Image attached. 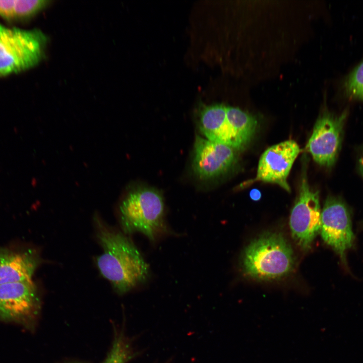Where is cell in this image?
Here are the masks:
<instances>
[{"mask_svg":"<svg viewBox=\"0 0 363 363\" xmlns=\"http://www.w3.org/2000/svg\"><path fill=\"white\" fill-rule=\"evenodd\" d=\"M321 216L318 191L311 189L306 174H304L289 219L292 236L302 249H309L320 232Z\"/></svg>","mask_w":363,"mask_h":363,"instance_id":"obj_6","label":"cell"},{"mask_svg":"<svg viewBox=\"0 0 363 363\" xmlns=\"http://www.w3.org/2000/svg\"><path fill=\"white\" fill-rule=\"evenodd\" d=\"M94 223L103 249L102 254L96 258L101 275L120 294L145 282L150 275L149 265L131 239L97 215Z\"/></svg>","mask_w":363,"mask_h":363,"instance_id":"obj_1","label":"cell"},{"mask_svg":"<svg viewBox=\"0 0 363 363\" xmlns=\"http://www.w3.org/2000/svg\"><path fill=\"white\" fill-rule=\"evenodd\" d=\"M292 249L280 234L264 233L253 240L244 250L241 268L247 276L258 280L282 278L293 269Z\"/></svg>","mask_w":363,"mask_h":363,"instance_id":"obj_3","label":"cell"},{"mask_svg":"<svg viewBox=\"0 0 363 363\" xmlns=\"http://www.w3.org/2000/svg\"><path fill=\"white\" fill-rule=\"evenodd\" d=\"M358 167L359 171L363 177V149L358 161Z\"/></svg>","mask_w":363,"mask_h":363,"instance_id":"obj_18","label":"cell"},{"mask_svg":"<svg viewBox=\"0 0 363 363\" xmlns=\"http://www.w3.org/2000/svg\"><path fill=\"white\" fill-rule=\"evenodd\" d=\"M48 41L40 30L7 27L0 23V77L17 74L38 65Z\"/></svg>","mask_w":363,"mask_h":363,"instance_id":"obj_4","label":"cell"},{"mask_svg":"<svg viewBox=\"0 0 363 363\" xmlns=\"http://www.w3.org/2000/svg\"><path fill=\"white\" fill-rule=\"evenodd\" d=\"M320 232L324 241L346 265V253L353 245L350 212L343 200L335 196L326 199L321 216Z\"/></svg>","mask_w":363,"mask_h":363,"instance_id":"obj_8","label":"cell"},{"mask_svg":"<svg viewBox=\"0 0 363 363\" xmlns=\"http://www.w3.org/2000/svg\"><path fill=\"white\" fill-rule=\"evenodd\" d=\"M343 90L347 97L363 100V61L346 78Z\"/></svg>","mask_w":363,"mask_h":363,"instance_id":"obj_15","label":"cell"},{"mask_svg":"<svg viewBox=\"0 0 363 363\" xmlns=\"http://www.w3.org/2000/svg\"><path fill=\"white\" fill-rule=\"evenodd\" d=\"M300 152L298 144L292 140L270 147L260 158L257 175L253 182L261 181L275 184L290 192L287 179Z\"/></svg>","mask_w":363,"mask_h":363,"instance_id":"obj_9","label":"cell"},{"mask_svg":"<svg viewBox=\"0 0 363 363\" xmlns=\"http://www.w3.org/2000/svg\"><path fill=\"white\" fill-rule=\"evenodd\" d=\"M347 111L335 114L325 110L315 124L307 148L314 161L327 167L332 166L341 146Z\"/></svg>","mask_w":363,"mask_h":363,"instance_id":"obj_7","label":"cell"},{"mask_svg":"<svg viewBox=\"0 0 363 363\" xmlns=\"http://www.w3.org/2000/svg\"><path fill=\"white\" fill-rule=\"evenodd\" d=\"M199 126L205 138L228 145L235 150L243 148L226 113V105L200 102L198 108Z\"/></svg>","mask_w":363,"mask_h":363,"instance_id":"obj_11","label":"cell"},{"mask_svg":"<svg viewBox=\"0 0 363 363\" xmlns=\"http://www.w3.org/2000/svg\"><path fill=\"white\" fill-rule=\"evenodd\" d=\"M250 197L253 201H258L261 198V193L258 189H253L250 192Z\"/></svg>","mask_w":363,"mask_h":363,"instance_id":"obj_17","label":"cell"},{"mask_svg":"<svg viewBox=\"0 0 363 363\" xmlns=\"http://www.w3.org/2000/svg\"><path fill=\"white\" fill-rule=\"evenodd\" d=\"M235 150L231 147L197 136L194 143L193 167L202 179L218 177L235 164Z\"/></svg>","mask_w":363,"mask_h":363,"instance_id":"obj_10","label":"cell"},{"mask_svg":"<svg viewBox=\"0 0 363 363\" xmlns=\"http://www.w3.org/2000/svg\"><path fill=\"white\" fill-rule=\"evenodd\" d=\"M37 263L28 252L0 250V284L32 280Z\"/></svg>","mask_w":363,"mask_h":363,"instance_id":"obj_12","label":"cell"},{"mask_svg":"<svg viewBox=\"0 0 363 363\" xmlns=\"http://www.w3.org/2000/svg\"><path fill=\"white\" fill-rule=\"evenodd\" d=\"M40 300L32 280L0 284V321L33 327Z\"/></svg>","mask_w":363,"mask_h":363,"instance_id":"obj_5","label":"cell"},{"mask_svg":"<svg viewBox=\"0 0 363 363\" xmlns=\"http://www.w3.org/2000/svg\"><path fill=\"white\" fill-rule=\"evenodd\" d=\"M44 0H0V16L8 21L29 19L49 4Z\"/></svg>","mask_w":363,"mask_h":363,"instance_id":"obj_13","label":"cell"},{"mask_svg":"<svg viewBox=\"0 0 363 363\" xmlns=\"http://www.w3.org/2000/svg\"><path fill=\"white\" fill-rule=\"evenodd\" d=\"M226 113L243 149L250 143L258 127L254 115L237 107L226 105Z\"/></svg>","mask_w":363,"mask_h":363,"instance_id":"obj_14","label":"cell"},{"mask_svg":"<svg viewBox=\"0 0 363 363\" xmlns=\"http://www.w3.org/2000/svg\"><path fill=\"white\" fill-rule=\"evenodd\" d=\"M130 357L129 347L121 337L115 339L103 363H126Z\"/></svg>","mask_w":363,"mask_h":363,"instance_id":"obj_16","label":"cell"},{"mask_svg":"<svg viewBox=\"0 0 363 363\" xmlns=\"http://www.w3.org/2000/svg\"><path fill=\"white\" fill-rule=\"evenodd\" d=\"M118 211L124 233L139 232L155 242L169 232L163 197L153 188L139 187L131 190L122 200Z\"/></svg>","mask_w":363,"mask_h":363,"instance_id":"obj_2","label":"cell"}]
</instances>
